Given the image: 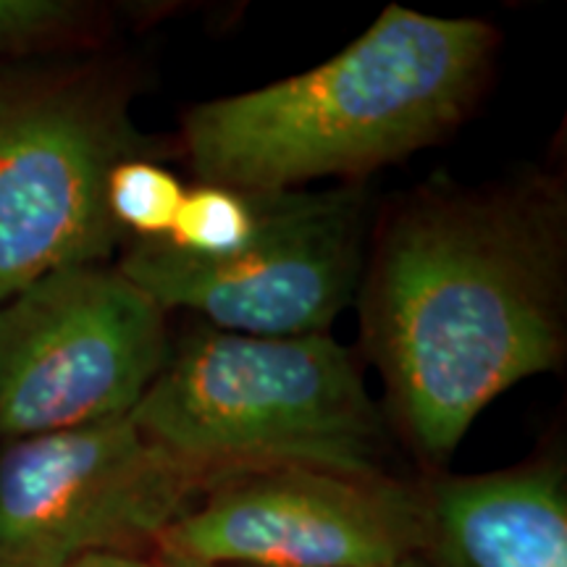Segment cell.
Segmentation results:
<instances>
[{
	"label": "cell",
	"instance_id": "cell-13",
	"mask_svg": "<svg viewBox=\"0 0 567 567\" xmlns=\"http://www.w3.org/2000/svg\"><path fill=\"white\" fill-rule=\"evenodd\" d=\"M69 567H158L155 559L142 555H126V551H97V555L80 557Z\"/></svg>",
	"mask_w": 567,
	"mask_h": 567
},
{
	"label": "cell",
	"instance_id": "cell-11",
	"mask_svg": "<svg viewBox=\"0 0 567 567\" xmlns=\"http://www.w3.org/2000/svg\"><path fill=\"white\" fill-rule=\"evenodd\" d=\"M184 195L179 176L153 155L118 161L105 179V210L126 243H166Z\"/></svg>",
	"mask_w": 567,
	"mask_h": 567
},
{
	"label": "cell",
	"instance_id": "cell-5",
	"mask_svg": "<svg viewBox=\"0 0 567 567\" xmlns=\"http://www.w3.org/2000/svg\"><path fill=\"white\" fill-rule=\"evenodd\" d=\"M168 352L166 310L113 260L45 274L0 302V442L132 415Z\"/></svg>",
	"mask_w": 567,
	"mask_h": 567
},
{
	"label": "cell",
	"instance_id": "cell-12",
	"mask_svg": "<svg viewBox=\"0 0 567 567\" xmlns=\"http://www.w3.org/2000/svg\"><path fill=\"white\" fill-rule=\"evenodd\" d=\"M87 6L71 0H0V55L59 45L87 27Z\"/></svg>",
	"mask_w": 567,
	"mask_h": 567
},
{
	"label": "cell",
	"instance_id": "cell-7",
	"mask_svg": "<svg viewBox=\"0 0 567 567\" xmlns=\"http://www.w3.org/2000/svg\"><path fill=\"white\" fill-rule=\"evenodd\" d=\"M203 492L205 481L130 415L0 442V567L155 551Z\"/></svg>",
	"mask_w": 567,
	"mask_h": 567
},
{
	"label": "cell",
	"instance_id": "cell-1",
	"mask_svg": "<svg viewBox=\"0 0 567 567\" xmlns=\"http://www.w3.org/2000/svg\"><path fill=\"white\" fill-rule=\"evenodd\" d=\"M567 205L555 182H431L375 234L363 352L417 455L446 463L499 394L563 363Z\"/></svg>",
	"mask_w": 567,
	"mask_h": 567
},
{
	"label": "cell",
	"instance_id": "cell-8",
	"mask_svg": "<svg viewBox=\"0 0 567 567\" xmlns=\"http://www.w3.org/2000/svg\"><path fill=\"white\" fill-rule=\"evenodd\" d=\"M423 538L421 486L266 467L210 484L155 551L213 567H392L421 557Z\"/></svg>",
	"mask_w": 567,
	"mask_h": 567
},
{
	"label": "cell",
	"instance_id": "cell-3",
	"mask_svg": "<svg viewBox=\"0 0 567 567\" xmlns=\"http://www.w3.org/2000/svg\"><path fill=\"white\" fill-rule=\"evenodd\" d=\"M132 423L205 481L266 467L386 476L389 423L358 358L329 334L189 331Z\"/></svg>",
	"mask_w": 567,
	"mask_h": 567
},
{
	"label": "cell",
	"instance_id": "cell-15",
	"mask_svg": "<svg viewBox=\"0 0 567 567\" xmlns=\"http://www.w3.org/2000/svg\"><path fill=\"white\" fill-rule=\"evenodd\" d=\"M392 567H429V565H425L421 557H410V559H402V563H396Z\"/></svg>",
	"mask_w": 567,
	"mask_h": 567
},
{
	"label": "cell",
	"instance_id": "cell-2",
	"mask_svg": "<svg viewBox=\"0 0 567 567\" xmlns=\"http://www.w3.org/2000/svg\"><path fill=\"white\" fill-rule=\"evenodd\" d=\"M494 48L486 21L392 3L329 61L195 105L184 151L200 182L252 195L358 179L455 132L484 90Z\"/></svg>",
	"mask_w": 567,
	"mask_h": 567
},
{
	"label": "cell",
	"instance_id": "cell-4",
	"mask_svg": "<svg viewBox=\"0 0 567 567\" xmlns=\"http://www.w3.org/2000/svg\"><path fill=\"white\" fill-rule=\"evenodd\" d=\"M153 155L130 92L101 69L0 66V302L66 266L111 264L118 161Z\"/></svg>",
	"mask_w": 567,
	"mask_h": 567
},
{
	"label": "cell",
	"instance_id": "cell-10",
	"mask_svg": "<svg viewBox=\"0 0 567 567\" xmlns=\"http://www.w3.org/2000/svg\"><path fill=\"white\" fill-rule=\"evenodd\" d=\"M264 224V195L224 184L187 187L176 224L163 245L197 260H224L247 247Z\"/></svg>",
	"mask_w": 567,
	"mask_h": 567
},
{
	"label": "cell",
	"instance_id": "cell-14",
	"mask_svg": "<svg viewBox=\"0 0 567 567\" xmlns=\"http://www.w3.org/2000/svg\"><path fill=\"white\" fill-rule=\"evenodd\" d=\"M155 565L158 567H213V565H205V563H197V559H187V557H179V555H166V551H155Z\"/></svg>",
	"mask_w": 567,
	"mask_h": 567
},
{
	"label": "cell",
	"instance_id": "cell-6",
	"mask_svg": "<svg viewBox=\"0 0 567 567\" xmlns=\"http://www.w3.org/2000/svg\"><path fill=\"white\" fill-rule=\"evenodd\" d=\"M368 258V197L360 187L264 195V224L224 260H197L163 243H130L118 271L161 310H189L243 337L329 334L358 297Z\"/></svg>",
	"mask_w": 567,
	"mask_h": 567
},
{
	"label": "cell",
	"instance_id": "cell-9",
	"mask_svg": "<svg viewBox=\"0 0 567 567\" xmlns=\"http://www.w3.org/2000/svg\"><path fill=\"white\" fill-rule=\"evenodd\" d=\"M429 567H567V492L555 463L421 486Z\"/></svg>",
	"mask_w": 567,
	"mask_h": 567
}]
</instances>
